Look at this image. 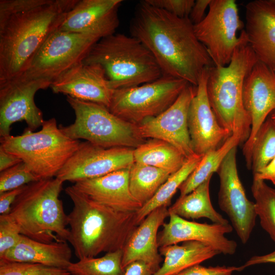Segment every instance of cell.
<instances>
[{
	"label": "cell",
	"instance_id": "1",
	"mask_svg": "<svg viewBox=\"0 0 275 275\" xmlns=\"http://www.w3.org/2000/svg\"><path fill=\"white\" fill-rule=\"evenodd\" d=\"M194 26L188 17H178L143 1L136 7L129 30L153 54L163 75L197 87L204 70L214 64Z\"/></svg>",
	"mask_w": 275,
	"mask_h": 275
},
{
	"label": "cell",
	"instance_id": "2",
	"mask_svg": "<svg viewBox=\"0 0 275 275\" xmlns=\"http://www.w3.org/2000/svg\"><path fill=\"white\" fill-rule=\"evenodd\" d=\"M65 192L73 204L68 215V241L76 257L80 260L123 250L139 225L136 212L118 211L97 203L73 185L66 187Z\"/></svg>",
	"mask_w": 275,
	"mask_h": 275
},
{
	"label": "cell",
	"instance_id": "3",
	"mask_svg": "<svg viewBox=\"0 0 275 275\" xmlns=\"http://www.w3.org/2000/svg\"><path fill=\"white\" fill-rule=\"evenodd\" d=\"M78 0L50 3L10 17L0 25V83L19 76L37 50L58 30Z\"/></svg>",
	"mask_w": 275,
	"mask_h": 275
},
{
	"label": "cell",
	"instance_id": "4",
	"mask_svg": "<svg viewBox=\"0 0 275 275\" xmlns=\"http://www.w3.org/2000/svg\"><path fill=\"white\" fill-rule=\"evenodd\" d=\"M229 64L209 68L206 89L211 109L219 125L240 143L245 142L251 130V119L243 102L245 77L258 61L244 30Z\"/></svg>",
	"mask_w": 275,
	"mask_h": 275
},
{
	"label": "cell",
	"instance_id": "5",
	"mask_svg": "<svg viewBox=\"0 0 275 275\" xmlns=\"http://www.w3.org/2000/svg\"><path fill=\"white\" fill-rule=\"evenodd\" d=\"M63 183L55 177L25 186L9 213L22 235L45 243L68 240V215L59 198Z\"/></svg>",
	"mask_w": 275,
	"mask_h": 275
},
{
	"label": "cell",
	"instance_id": "6",
	"mask_svg": "<svg viewBox=\"0 0 275 275\" xmlns=\"http://www.w3.org/2000/svg\"><path fill=\"white\" fill-rule=\"evenodd\" d=\"M82 62L100 65L114 90L139 86L163 75L148 48L135 37L123 34L99 39Z\"/></svg>",
	"mask_w": 275,
	"mask_h": 275
},
{
	"label": "cell",
	"instance_id": "7",
	"mask_svg": "<svg viewBox=\"0 0 275 275\" xmlns=\"http://www.w3.org/2000/svg\"><path fill=\"white\" fill-rule=\"evenodd\" d=\"M0 141V146L20 158L39 180L56 177L80 143L67 136L54 118L44 120L38 131L28 128Z\"/></svg>",
	"mask_w": 275,
	"mask_h": 275
},
{
	"label": "cell",
	"instance_id": "8",
	"mask_svg": "<svg viewBox=\"0 0 275 275\" xmlns=\"http://www.w3.org/2000/svg\"><path fill=\"white\" fill-rule=\"evenodd\" d=\"M75 119L72 124L60 127L73 140L84 139L95 145L106 148L135 149L146 140L138 125L113 114L103 105L67 96Z\"/></svg>",
	"mask_w": 275,
	"mask_h": 275
},
{
	"label": "cell",
	"instance_id": "9",
	"mask_svg": "<svg viewBox=\"0 0 275 275\" xmlns=\"http://www.w3.org/2000/svg\"><path fill=\"white\" fill-rule=\"evenodd\" d=\"M189 84L184 79L163 75L141 86L116 89L108 108L117 117L139 125L170 107Z\"/></svg>",
	"mask_w": 275,
	"mask_h": 275
},
{
	"label": "cell",
	"instance_id": "10",
	"mask_svg": "<svg viewBox=\"0 0 275 275\" xmlns=\"http://www.w3.org/2000/svg\"><path fill=\"white\" fill-rule=\"evenodd\" d=\"M99 38L59 30L52 33L32 57L20 79H45L51 82L82 62ZM14 79V78H13Z\"/></svg>",
	"mask_w": 275,
	"mask_h": 275
},
{
	"label": "cell",
	"instance_id": "11",
	"mask_svg": "<svg viewBox=\"0 0 275 275\" xmlns=\"http://www.w3.org/2000/svg\"><path fill=\"white\" fill-rule=\"evenodd\" d=\"M208 7L207 14L194 25V31L214 66H226L240 41L237 32L243 29V23L234 0H211Z\"/></svg>",
	"mask_w": 275,
	"mask_h": 275
},
{
	"label": "cell",
	"instance_id": "12",
	"mask_svg": "<svg viewBox=\"0 0 275 275\" xmlns=\"http://www.w3.org/2000/svg\"><path fill=\"white\" fill-rule=\"evenodd\" d=\"M236 152L237 146L229 152L216 172L219 179L218 203L221 209L229 217L239 238L245 244L257 216L255 203L246 197L238 175Z\"/></svg>",
	"mask_w": 275,
	"mask_h": 275
},
{
	"label": "cell",
	"instance_id": "13",
	"mask_svg": "<svg viewBox=\"0 0 275 275\" xmlns=\"http://www.w3.org/2000/svg\"><path fill=\"white\" fill-rule=\"evenodd\" d=\"M51 84L45 79L17 78L0 83L1 138L10 135L12 125L17 122L25 121L32 130L42 126L43 114L34 97L38 90L50 87Z\"/></svg>",
	"mask_w": 275,
	"mask_h": 275
},
{
	"label": "cell",
	"instance_id": "14",
	"mask_svg": "<svg viewBox=\"0 0 275 275\" xmlns=\"http://www.w3.org/2000/svg\"><path fill=\"white\" fill-rule=\"evenodd\" d=\"M134 162L133 149L106 148L86 141L80 142L77 150L56 177L63 182H76L128 169Z\"/></svg>",
	"mask_w": 275,
	"mask_h": 275
},
{
	"label": "cell",
	"instance_id": "15",
	"mask_svg": "<svg viewBox=\"0 0 275 275\" xmlns=\"http://www.w3.org/2000/svg\"><path fill=\"white\" fill-rule=\"evenodd\" d=\"M197 87L188 85L174 103L160 115L138 125L141 135L166 141L176 147L187 159L194 155L188 128V113Z\"/></svg>",
	"mask_w": 275,
	"mask_h": 275
},
{
	"label": "cell",
	"instance_id": "16",
	"mask_svg": "<svg viewBox=\"0 0 275 275\" xmlns=\"http://www.w3.org/2000/svg\"><path fill=\"white\" fill-rule=\"evenodd\" d=\"M243 102L251 119V133L242 148L247 168L250 170L252 149L257 132L268 115L275 110V74L258 61L245 78Z\"/></svg>",
	"mask_w": 275,
	"mask_h": 275
},
{
	"label": "cell",
	"instance_id": "17",
	"mask_svg": "<svg viewBox=\"0 0 275 275\" xmlns=\"http://www.w3.org/2000/svg\"><path fill=\"white\" fill-rule=\"evenodd\" d=\"M209 68L204 70L200 78L187 118L192 149L195 154L201 156L217 149L232 135L219 125L209 102L206 84Z\"/></svg>",
	"mask_w": 275,
	"mask_h": 275
},
{
	"label": "cell",
	"instance_id": "18",
	"mask_svg": "<svg viewBox=\"0 0 275 275\" xmlns=\"http://www.w3.org/2000/svg\"><path fill=\"white\" fill-rule=\"evenodd\" d=\"M169 222L164 223L162 230L158 234L159 248L181 242L197 241L210 245L219 254L231 255L236 252L237 243L225 236L233 229L229 223H200L174 213H169Z\"/></svg>",
	"mask_w": 275,
	"mask_h": 275
},
{
	"label": "cell",
	"instance_id": "19",
	"mask_svg": "<svg viewBox=\"0 0 275 275\" xmlns=\"http://www.w3.org/2000/svg\"><path fill=\"white\" fill-rule=\"evenodd\" d=\"M50 88L54 93L64 94L107 108L115 90L111 87L105 71L100 65L83 62L54 79Z\"/></svg>",
	"mask_w": 275,
	"mask_h": 275
},
{
	"label": "cell",
	"instance_id": "20",
	"mask_svg": "<svg viewBox=\"0 0 275 275\" xmlns=\"http://www.w3.org/2000/svg\"><path fill=\"white\" fill-rule=\"evenodd\" d=\"M122 0H78L59 30L92 36L99 39L115 33Z\"/></svg>",
	"mask_w": 275,
	"mask_h": 275
},
{
	"label": "cell",
	"instance_id": "21",
	"mask_svg": "<svg viewBox=\"0 0 275 275\" xmlns=\"http://www.w3.org/2000/svg\"><path fill=\"white\" fill-rule=\"evenodd\" d=\"M244 31L258 61L275 74V4L272 0H255L246 5Z\"/></svg>",
	"mask_w": 275,
	"mask_h": 275
},
{
	"label": "cell",
	"instance_id": "22",
	"mask_svg": "<svg viewBox=\"0 0 275 275\" xmlns=\"http://www.w3.org/2000/svg\"><path fill=\"white\" fill-rule=\"evenodd\" d=\"M129 169L79 180L75 182L73 186L97 203L118 211L136 212L142 205L130 191Z\"/></svg>",
	"mask_w": 275,
	"mask_h": 275
},
{
	"label": "cell",
	"instance_id": "23",
	"mask_svg": "<svg viewBox=\"0 0 275 275\" xmlns=\"http://www.w3.org/2000/svg\"><path fill=\"white\" fill-rule=\"evenodd\" d=\"M168 206L152 211L135 228L123 250L122 265L125 269L138 261L148 264L155 272L163 260L159 252L158 230L169 216Z\"/></svg>",
	"mask_w": 275,
	"mask_h": 275
},
{
	"label": "cell",
	"instance_id": "24",
	"mask_svg": "<svg viewBox=\"0 0 275 275\" xmlns=\"http://www.w3.org/2000/svg\"><path fill=\"white\" fill-rule=\"evenodd\" d=\"M72 251L66 241L45 243L22 235L21 240L0 256V260L37 263L67 269L72 262Z\"/></svg>",
	"mask_w": 275,
	"mask_h": 275
},
{
	"label": "cell",
	"instance_id": "25",
	"mask_svg": "<svg viewBox=\"0 0 275 275\" xmlns=\"http://www.w3.org/2000/svg\"><path fill=\"white\" fill-rule=\"evenodd\" d=\"M159 252L164 257L163 263L153 275H177L219 254L210 245L197 241L160 247Z\"/></svg>",
	"mask_w": 275,
	"mask_h": 275
},
{
	"label": "cell",
	"instance_id": "26",
	"mask_svg": "<svg viewBox=\"0 0 275 275\" xmlns=\"http://www.w3.org/2000/svg\"><path fill=\"white\" fill-rule=\"evenodd\" d=\"M212 177L208 178L190 193L179 197L168 208L169 213H174L187 219L205 217L213 223L227 224V219L217 212L211 203L209 184Z\"/></svg>",
	"mask_w": 275,
	"mask_h": 275
},
{
	"label": "cell",
	"instance_id": "27",
	"mask_svg": "<svg viewBox=\"0 0 275 275\" xmlns=\"http://www.w3.org/2000/svg\"><path fill=\"white\" fill-rule=\"evenodd\" d=\"M135 162L154 167L171 175L179 170L187 158L170 143L156 139L145 141L133 149Z\"/></svg>",
	"mask_w": 275,
	"mask_h": 275
},
{
	"label": "cell",
	"instance_id": "28",
	"mask_svg": "<svg viewBox=\"0 0 275 275\" xmlns=\"http://www.w3.org/2000/svg\"><path fill=\"white\" fill-rule=\"evenodd\" d=\"M171 175L159 168L134 162L129 169V188L142 206L150 201Z\"/></svg>",
	"mask_w": 275,
	"mask_h": 275
},
{
	"label": "cell",
	"instance_id": "29",
	"mask_svg": "<svg viewBox=\"0 0 275 275\" xmlns=\"http://www.w3.org/2000/svg\"><path fill=\"white\" fill-rule=\"evenodd\" d=\"M202 157L203 156L195 154L187 158L179 170L169 177L153 197L136 212V219L138 225L155 209L169 205L173 196L195 170Z\"/></svg>",
	"mask_w": 275,
	"mask_h": 275
},
{
	"label": "cell",
	"instance_id": "30",
	"mask_svg": "<svg viewBox=\"0 0 275 275\" xmlns=\"http://www.w3.org/2000/svg\"><path fill=\"white\" fill-rule=\"evenodd\" d=\"M240 143L239 138L232 134L218 148L206 153L195 170L179 188L180 197L190 193L208 178L212 177L214 173L217 172L229 152Z\"/></svg>",
	"mask_w": 275,
	"mask_h": 275
},
{
	"label": "cell",
	"instance_id": "31",
	"mask_svg": "<svg viewBox=\"0 0 275 275\" xmlns=\"http://www.w3.org/2000/svg\"><path fill=\"white\" fill-rule=\"evenodd\" d=\"M123 250L106 253L101 257L86 258L71 262L67 270L72 275H124Z\"/></svg>",
	"mask_w": 275,
	"mask_h": 275
},
{
	"label": "cell",
	"instance_id": "32",
	"mask_svg": "<svg viewBox=\"0 0 275 275\" xmlns=\"http://www.w3.org/2000/svg\"><path fill=\"white\" fill-rule=\"evenodd\" d=\"M251 190L260 225L275 243V188L264 180L253 178Z\"/></svg>",
	"mask_w": 275,
	"mask_h": 275
},
{
	"label": "cell",
	"instance_id": "33",
	"mask_svg": "<svg viewBox=\"0 0 275 275\" xmlns=\"http://www.w3.org/2000/svg\"><path fill=\"white\" fill-rule=\"evenodd\" d=\"M275 157V122L267 118L259 129L252 146L251 169L253 175L265 168Z\"/></svg>",
	"mask_w": 275,
	"mask_h": 275
},
{
	"label": "cell",
	"instance_id": "34",
	"mask_svg": "<svg viewBox=\"0 0 275 275\" xmlns=\"http://www.w3.org/2000/svg\"><path fill=\"white\" fill-rule=\"evenodd\" d=\"M0 275H71L66 269L44 265L0 260Z\"/></svg>",
	"mask_w": 275,
	"mask_h": 275
},
{
	"label": "cell",
	"instance_id": "35",
	"mask_svg": "<svg viewBox=\"0 0 275 275\" xmlns=\"http://www.w3.org/2000/svg\"><path fill=\"white\" fill-rule=\"evenodd\" d=\"M39 180L23 162L1 172L0 194Z\"/></svg>",
	"mask_w": 275,
	"mask_h": 275
},
{
	"label": "cell",
	"instance_id": "36",
	"mask_svg": "<svg viewBox=\"0 0 275 275\" xmlns=\"http://www.w3.org/2000/svg\"><path fill=\"white\" fill-rule=\"evenodd\" d=\"M19 227L9 214L0 215V256L14 248L21 239Z\"/></svg>",
	"mask_w": 275,
	"mask_h": 275
},
{
	"label": "cell",
	"instance_id": "37",
	"mask_svg": "<svg viewBox=\"0 0 275 275\" xmlns=\"http://www.w3.org/2000/svg\"><path fill=\"white\" fill-rule=\"evenodd\" d=\"M53 0H1L0 25L13 15L29 11L50 3Z\"/></svg>",
	"mask_w": 275,
	"mask_h": 275
},
{
	"label": "cell",
	"instance_id": "38",
	"mask_svg": "<svg viewBox=\"0 0 275 275\" xmlns=\"http://www.w3.org/2000/svg\"><path fill=\"white\" fill-rule=\"evenodd\" d=\"M148 4L181 18L188 17L194 0H145Z\"/></svg>",
	"mask_w": 275,
	"mask_h": 275
},
{
	"label": "cell",
	"instance_id": "39",
	"mask_svg": "<svg viewBox=\"0 0 275 275\" xmlns=\"http://www.w3.org/2000/svg\"><path fill=\"white\" fill-rule=\"evenodd\" d=\"M236 271H241L240 267H205L198 264L184 270L177 275H232Z\"/></svg>",
	"mask_w": 275,
	"mask_h": 275
},
{
	"label": "cell",
	"instance_id": "40",
	"mask_svg": "<svg viewBox=\"0 0 275 275\" xmlns=\"http://www.w3.org/2000/svg\"><path fill=\"white\" fill-rule=\"evenodd\" d=\"M25 185L0 194L1 215L10 213L12 205L23 191Z\"/></svg>",
	"mask_w": 275,
	"mask_h": 275
},
{
	"label": "cell",
	"instance_id": "41",
	"mask_svg": "<svg viewBox=\"0 0 275 275\" xmlns=\"http://www.w3.org/2000/svg\"><path fill=\"white\" fill-rule=\"evenodd\" d=\"M211 0H197L190 11L188 18L194 25L200 23L205 17V11Z\"/></svg>",
	"mask_w": 275,
	"mask_h": 275
},
{
	"label": "cell",
	"instance_id": "42",
	"mask_svg": "<svg viewBox=\"0 0 275 275\" xmlns=\"http://www.w3.org/2000/svg\"><path fill=\"white\" fill-rule=\"evenodd\" d=\"M154 270L143 261L133 262L125 268L124 275H153Z\"/></svg>",
	"mask_w": 275,
	"mask_h": 275
},
{
	"label": "cell",
	"instance_id": "43",
	"mask_svg": "<svg viewBox=\"0 0 275 275\" xmlns=\"http://www.w3.org/2000/svg\"><path fill=\"white\" fill-rule=\"evenodd\" d=\"M22 162L16 156L6 151L0 146V171L2 172Z\"/></svg>",
	"mask_w": 275,
	"mask_h": 275
},
{
	"label": "cell",
	"instance_id": "44",
	"mask_svg": "<svg viewBox=\"0 0 275 275\" xmlns=\"http://www.w3.org/2000/svg\"><path fill=\"white\" fill-rule=\"evenodd\" d=\"M263 263H275V250L264 255L252 257L243 265L240 267V270L241 271L250 266Z\"/></svg>",
	"mask_w": 275,
	"mask_h": 275
},
{
	"label": "cell",
	"instance_id": "45",
	"mask_svg": "<svg viewBox=\"0 0 275 275\" xmlns=\"http://www.w3.org/2000/svg\"><path fill=\"white\" fill-rule=\"evenodd\" d=\"M253 178L269 180L275 185V157L262 170L253 175Z\"/></svg>",
	"mask_w": 275,
	"mask_h": 275
},
{
	"label": "cell",
	"instance_id": "46",
	"mask_svg": "<svg viewBox=\"0 0 275 275\" xmlns=\"http://www.w3.org/2000/svg\"><path fill=\"white\" fill-rule=\"evenodd\" d=\"M274 122H275V110L273 111L269 117Z\"/></svg>",
	"mask_w": 275,
	"mask_h": 275
},
{
	"label": "cell",
	"instance_id": "47",
	"mask_svg": "<svg viewBox=\"0 0 275 275\" xmlns=\"http://www.w3.org/2000/svg\"><path fill=\"white\" fill-rule=\"evenodd\" d=\"M272 1L275 4V0H272Z\"/></svg>",
	"mask_w": 275,
	"mask_h": 275
},
{
	"label": "cell",
	"instance_id": "48",
	"mask_svg": "<svg viewBox=\"0 0 275 275\" xmlns=\"http://www.w3.org/2000/svg\"><path fill=\"white\" fill-rule=\"evenodd\" d=\"M71 275H72V274H71Z\"/></svg>",
	"mask_w": 275,
	"mask_h": 275
}]
</instances>
